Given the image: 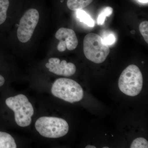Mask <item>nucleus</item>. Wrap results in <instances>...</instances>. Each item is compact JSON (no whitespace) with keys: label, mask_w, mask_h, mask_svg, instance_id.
<instances>
[{"label":"nucleus","mask_w":148,"mask_h":148,"mask_svg":"<svg viewBox=\"0 0 148 148\" xmlns=\"http://www.w3.org/2000/svg\"><path fill=\"white\" fill-rule=\"evenodd\" d=\"M5 103L14 112V119L18 126L25 127L30 125L34 109L27 96L20 94L9 97L6 100Z\"/></svg>","instance_id":"nucleus-1"},{"label":"nucleus","mask_w":148,"mask_h":148,"mask_svg":"<svg viewBox=\"0 0 148 148\" xmlns=\"http://www.w3.org/2000/svg\"><path fill=\"white\" fill-rule=\"evenodd\" d=\"M143 76L140 69L136 65H129L123 70L119 79L120 90L130 96L138 95L142 90Z\"/></svg>","instance_id":"nucleus-2"},{"label":"nucleus","mask_w":148,"mask_h":148,"mask_svg":"<svg viewBox=\"0 0 148 148\" xmlns=\"http://www.w3.org/2000/svg\"><path fill=\"white\" fill-rule=\"evenodd\" d=\"M51 92L55 97L71 103L81 101L84 97L83 90L79 84L73 80L65 78L54 82Z\"/></svg>","instance_id":"nucleus-3"},{"label":"nucleus","mask_w":148,"mask_h":148,"mask_svg":"<svg viewBox=\"0 0 148 148\" xmlns=\"http://www.w3.org/2000/svg\"><path fill=\"white\" fill-rule=\"evenodd\" d=\"M83 50L86 57L95 64L104 62L110 52L108 46L103 42L102 37L94 33H89L85 36Z\"/></svg>","instance_id":"nucleus-4"},{"label":"nucleus","mask_w":148,"mask_h":148,"mask_svg":"<svg viewBox=\"0 0 148 148\" xmlns=\"http://www.w3.org/2000/svg\"><path fill=\"white\" fill-rule=\"evenodd\" d=\"M35 127L40 135L47 138H61L66 135L69 131L67 121L55 117H40L35 123Z\"/></svg>","instance_id":"nucleus-5"},{"label":"nucleus","mask_w":148,"mask_h":148,"mask_svg":"<svg viewBox=\"0 0 148 148\" xmlns=\"http://www.w3.org/2000/svg\"><path fill=\"white\" fill-rule=\"evenodd\" d=\"M39 18V13L36 9H29L23 14L17 30V38L20 42L26 43L30 40Z\"/></svg>","instance_id":"nucleus-6"},{"label":"nucleus","mask_w":148,"mask_h":148,"mask_svg":"<svg viewBox=\"0 0 148 148\" xmlns=\"http://www.w3.org/2000/svg\"><path fill=\"white\" fill-rule=\"evenodd\" d=\"M55 38L59 41L57 49L63 52L66 48L69 50L75 49L78 44V41L73 30L68 28H60L55 34Z\"/></svg>","instance_id":"nucleus-7"},{"label":"nucleus","mask_w":148,"mask_h":148,"mask_svg":"<svg viewBox=\"0 0 148 148\" xmlns=\"http://www.w3.org/2000/svg\"><path fill=\"white\" fill-rule=\"evenodd\" d=\"M49 72L58 75L70 77L73 75L76 71V67L72 63H67L65 60L60 62L57 58H51L49 59V63L45 65Z\"/></svg>","instance_id":"nucleus-8"},{"label":"nucleus","mask_w":148,"mask_h":148,"mask_svg":"<svg viewBox=\"0 0 148 148\" xmlns=\"http://www.w3.org/2000/svg\"><path fill=\"white\" fill-rule=\"evenodd\" d=\"M15 140L7 132L0 131V148H16Z\"/></svg>","instance_id":"nucleus-9"},{"label":"nucleus","mask_w":148,"mask_h":148,"mask_svg":"<svg viewBox=\"0 0 148 148\" xmlns=\"http://www.w3.org/2000/svg\"><path fill=\"white\" fill-rule=\"evenodd\" d=\"M93 0H68L67 5L71 10L77 11L87 7L92 2Z\"/></svg>","instance_id":"nucleus-10"},{"label":"nucleus","mask_w":148,"mask_h":148,"mask_svg":"<svg viewBox=\"0 0 148 148\" xmlns=\"http://www.w3.org/2000/svg\"><path fill=\"white\" fill-rule=\"evenodd\" d=\"M77 17L81 22H83L89 27H92L95 26V22L91 16L82 10H77Z\"/></svg>","instance_id":"nucleus-11"},{"label":"nucleus","mask_w":148,"mask_h":148,"mask_svg":"<svg viewBox=\"0 0 148 148\" xmlns=\"http://www.w3.org/2000/svg\"><path fill=\"white\" fill-rule=\"evenodd\" d=\"M113 12V9L110 7H107L103 9L98 15L97 18V24L98 25H103L105 24L107 16L110 17Z\"/></svg>","instance_id":"nucleus-12"},{"label":"nucleus","mask_w":148,"mask_h":148,"mask_svg":"<svg viewBox=\"0 0 148 148\" xmlns=\"http://www.w3.org/2000/svg\"><path fill=\"white\" fill-rule=\"evenodd\" d=\"M130 148H148V142L146 139L143 138H138L132 142Z\"/></svg>","instance_id":"nucleus-13"},{"label":"nucleus","mask_w":148,"mask_h":148,"mask_svg":"<svg viewBox=\"0 0 148 148\" xmlns=\"http://www.w3.org/2000/svg\"><path fill=\"white\" fill-rule=\"evenodd\" d=\"M139 30L146 42L148 43V21H146L141 22L139 26Z\"/></svg>","instance_id":"nucleus-14"},{"label":"nucleus","mask_w":148,"mask_h":148,"mask_svg":"<svg viewBox=\"0 0 148 148\" xmlns=\"http://www.w3.org/2000/svg\"><path fill=\"white\" fill-rule=\"evenodd\" d=\"M103 42L107 45H111L113 44L116 41V38L113 34H110L103 38Z\"/></svg>","instance_id":"nucleus-15"},{"label":"nucleus","mask_w":148,"mask_h":148,"mask_svg":"<svg viewBox=\"0 0 148 148\" xmlns=\"http://www.w3.org/2000/svg\"><path fill=\"white\" fill-rule=\"evenodd\" d=\"M5 82V79L4 77L0 74V87L3 85Z\"/></svg>","instance_id":"nucleus-16"},{"label":"nucleus","mask_w":148,"mask_h":148,"mask_svg":"<svg viewBox=\"0 0 148 148\" xmlns=\"http://www.w3.org/2000/svg\"><path fill=\"white\" fill-rule=\"evenodd\" d=\"M86 148H96V147L94 146L90 145H88L85 147Z\"/></svg>","instance_id":"nucleus-17"},{"label":"nucleus","mask_w":148,"mask_h":148,"mask_svg":"<svg viewBox=\"0 0 148 148\" xmlns=\"http://www.w3.org/2000/svg\"><path fill=\"white\" fill-rule=\"evenodd\" d=\"M140 2L142 3H147L148 0H139Z\"/></svg>","instance_id":"nucleus-18"},{"label":"nucleus","mask_w":148,"mask_h":148,"mask_svg":"<svg viewBox=\"0 0 148 148\" xmlns=\"http://www.w3.org/2000/svg\"><path fill=\"white\" fill-rule=\"evenodd\" d=\"M103 148H109L108 147H103Z\"/></svg>","instance_id":"nucleus-19"},{"label":"nucleus","mask_w":148,"mask_h":148,"mask_svg":"<svg viewBox=\"0 0 148 148\" xmlns=\"http://www.w3.org/2000/svg\"><path fill=\"white\" fill-rule=\"evenodd\" d=\"M63 2V0H61V2Z\"/></svg>","instance_id":"nucleus-20"}]
</instances>
